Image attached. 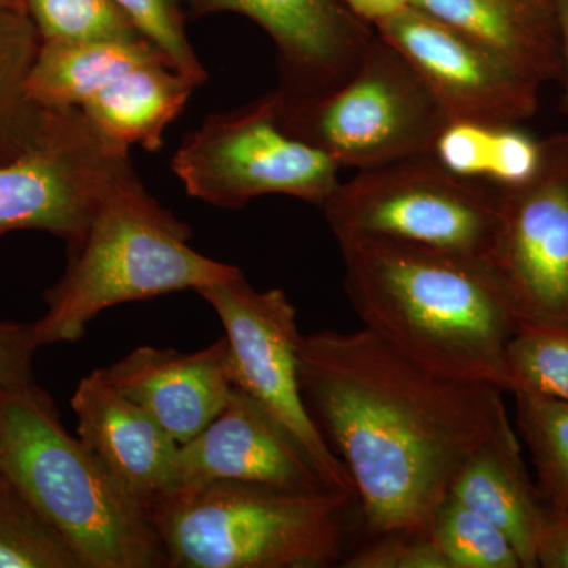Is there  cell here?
<instances>
[{"instance_id":"cell-33","label":"cell","mask_w":568,"mask_h":568,"mask_svg":"<svg viewBox=\"0 0 568 568\" xmlns=\"http://www.w3.org/2000/svg\"><path fill=\"white\" fill-rule=\"evenodd\" d=\"M556 21H558L560 61H562V102L560 110L568 118V0H555Z\"/></svg>"},{"instance_id":"cell-9","label":"cell","mask_w":568,"mask_h":568,"mask_svg":"<svg viewBox=\"0 0 568 568\" xmlns=\"http://www.w3.org/2000/svg\"><path fill=\"white\" fill-rule=\"evenodd\" d=\"M130 168L129 151L104 140L81 110H51L31 148L0 164V237L43 231L77 244Z\"/></svg>"},{"instance_id":"cell-20","label":"cell","mask_w":568,"mask_h":568,"mask_svg":"<svg viewBox=\"0 0 568 568\" xmlns=\"http://www.w3.org/2000/svg\"><path fill=\"white\" fill-rule=\"evenodd\" d=\"M545 152L547 140L519 123L447 121L426 155L463 181L506 192L536 178Z\"/></svg>"},{"instance_id":"cell-26","label":"cell","mask_w":568,"mask_h":568,"mask_svg":"<svg viewBox=\"0 0 568 568\" xmlns=\"http://www.w3.org/2000/svg\"><path fill=\"white\" fill-rule=\"evenodd\" d=\"M41 41L84 43L142 39L115 0H26Z\"/></svg>"},{"instance_id":"cell-12","label":"cell","mask_w":568,"mask_h":568,"mask_svg":"<svg viewBox=\"0 0 568 568\" xmlns=\"http://www.w3.org/2000/svg\"><path fill=\"white\" fill-rule=\"evenodd\" d=\"M373 28L409 62L448 121L521 123L536 114L540 82L424 11L406 7Z\"/></svg>"},{"instance_id":"cell-24","label":"cell","mask_w":568,"mask_h":568,"mask_svg":"<svg viewBox=\"0 0 568 568\" xmlns=\"http://www.w3.org/2000/svg\"><path fill=\"white\" fill-rule=\"evenodd\" d=\"M0 568H82L80 559L0 470Z\"/></svg>"},{"instance_id":"cell-32","label":"cell","mask_w":568,"mask_h":568,"mask_svg":"<svg viewBox=\"0 0 568 568\" xmlns=\"http://www.w3.org/2000/svg\"><path fill=\"white\" fill-rule=\"evenodd\" d=\"M342 2L369 24H375L376 21L413 6L414 0H342Z\"/></svg>"},{"instance_id":"cell-21","label":"cell","mask_w":568,"mask_h":568,"mask_svg":"<svg viewBox=\"0 0 568 568\" xmlns=\"http://www.w3.org/2000/svg\"><path fill=\"white\" fill-rule=\"evenodd\" d=\"M156 59L166 58L144 37L84 43L41 41L26 91L44 110H80L119 74Z\"/></svg>"},{"instance_id":"cell-11","label":"cell","mask_w":568,"mask_h":568,"mask_svg":"<svg viewBox=\"0 0 568 568\" xmlns=\"http://www.w3.org/2000/svg\"><path fill=\"white\" fill-rule=\"evenodd\" d=\"M487 264L519 327H568V132L547 138L536 178L499 192Z\"/></svg>"},{"instance_id":"cell-15","label":"cell","mask_w":568,"mask_h":568,"mask_svg":"<svg viewBox=\"0 0 568 568\" xmlns=\"http://www.w3.org/2000/svg\"><path fill=\"white\" fill-rule=\"evenodd\" d=\"M102 372L179 446L200 435L222 413L234 387L226 336L194 353L136 347Z\"/></svg>"},{"instance_id":"cell-17","label":"cell","mask_w":568,"mask_h":568,"mask_svg":"<svg viewBox=\"0 0 568 568\" xmlns=\"http://www.w3.org/2000/svg\"><path fill=\"white\" fill-rule=\"evenodd\" d=\"M448 496L496 526L514 545L523 568L537 567L538 544L552 511L529 476L514 426L467 458Z\"/></svg>"},{"instance_id":"cell-30","label":"cell","mask_w":568,"mask_h":568,"mask_svg":"<svg viewBox=\"0 0 568 568\" xmlns=\"http://www.w3.org/2000/svg\"><path fill=\"white\" fill-rule=\"evenodd\" d=\"M40 347L33 323L0 321V386L33 383L32 362Z\"/></svg>"},{"instance_id":"cell-19","label":"cell","mask_w":568,"mask_h":568,"mask_svg":"<svg viewBox=\"0 0 568 568\" xmlns=\"http://www.w3.org/2000/svg\"><path fill=\"white\" fill-rule=\"evenodd\" d=\"M196 88L166 59H156L119 74L80 110L115 148L130 151L132 145H141L155 152Z\"/></svg>"},{"instance_id":"cell-10","label":"cell","mask_w":568,"mask_h":568,"mask_svg":"<svg viewBox=\"0 0 568 568\" xmlns=\"http://www.w3.org/2000/svg\"><path fill=\"white\" fill-rule=\"evenodd\" d=\"M197 294L222 321L233 386L256 399L294 436L328 485L354 493L346 467L325 444L302 398L298 349L304 335L286 293L280 287L256 291L241 272Z\"/></svg>"},{"instance_id":"cell-13","label":"cell","mask_w":568,"mask_h":568,"mask_svg":"<svg viewBox=\"0 0 568 568\" xmlns=\"http://www.w3.org/2000/svg\"><path fill=\"white\" fill-rule=\"evenodd\" d=\"M193 17L239 13L274 41L283 100L308 99L346 81L376 29L342 0H185Z\"/></svg>"},{"instance_id":"cell-28","label":"cell","mask_w":568,"mask_h":568,"mask_svg":"<svg viewBox=\"0 0 568 568\" xmlns=\"http://www.w3.org/2000/svg\"><path fill=\"white\" fill-rule=\"evenodd\" d=\"M115 3L173 69L197 88L204 84L207 73L185 32V0H115Z\"/></svg>"},{"instance_id":"cell-35","label":"cell","mask_w":568,"mask_h":568,"mask_svg":"<svg viewBox=\"0 0 568 568\" xmlns=\"http://www.w3.org/2000/svg\"><path fill=\"white\" fill-rule=\"evenodd\" d=\"M10 2H14V0H10ZM14 3H18V2H14ZM18 6H21V3H18ZM22 7H24V6H22Z\"/></svg>"},{"instance_id":"cell-2","label":"cell","mask_w":568,"mask_h":568,"mask_svg":"<svg viewBox=\"0 0 568 568\" xmlns=\"http://www.w3.org/2000/svg\"><path fill=\"white\" fill-rule=\"evenodd\" d=\"M338 245L365 328L432 372L508 392L519 323L487 263L381 239Z\"/></svg>"},{"instance_id":"cell-6","label":"cell","mask_w":568,"mask_h":568,"mask_svg":"<svg viewBox=\"0 0 568 568\" xmlns=\"http://www.w3.org/2000/svg\"><path fill=\"white\" fill-rule=\"evenodd\" d=\"M323 211L338 244L381 239L487 263L499 192L463 181L425 153L357 171Z\"/></svg>"},{"instance_id":"cell-29","label":"cell","mask_w":568,"mask_h":568,"mask_svg":"<svg viewBox=\"0 0 568 568\" xmlns=\"http://www.w3.org/2000/svg\"><path fill=\"white\" fill-rule=\"evenodd\" d=\"M339 567L345 568H448L432 532H395L368 537L362 547L351 549Z\"/></svg>"},{"instance_id":"cell-3","label":"cell","mask_w":568,"mask_h":568,"mask_svg":"<svg viewBox=\"0 0 568 568\" xmlns=\"http://www.w3.org/2000/svg\"><path fill=\"white\" fill-rule=\"evenodd\" d=\"M0 470L61 534L82 568H162L144 507L67 432L36 381L0 386Z\"/></svg>"},{"instance_id":"cell-22","label":"cell","mask_w":568,"mask_h":568,"mask_svg":"<svg viewBox=\"0 0 568 568\" xmlns=\"http://www.w3.org/2000/svg\"><path fill=\"white\" fill-rule=\"evenodd\" d=\"M40 47L28 9L0 0V164L31 148L50 118L26 91Z\"/></svg>"},{"instance_id":"cell-16","label":"cell","mask_w":568,"mask_h":568,"mask_svg":"<svg viewBox=\"0 0 568 568\" xmlns=\"http://www.w3.org/2000/svg\"><path fill=\"white\" fill-rule=\"evenodd\" d=\"M70 403L78 437L144 510L175 487L181 446L102 368L82 377Z\"/></svg>"},{"instance_id":"cell-1","label":"cell","mask_w":568,"mask_h":568,"mask_svg":"<svg viewBox=\"0 0 568 568\" xmlns=\"http://www.w3.org/2000/svg\"><path fill=\"white\" fill-rule=\"evenodd\" d=\"M298 384L368 537L432 532L467 458L511 426L503 388L432 372L365 327L304 336Z\"/></svg>"},{"instance_id":"cell-23","label":"cell","mask_w":568,"mask_h":568,"mask_svg":"<svg viewBox=\"0 0 568 568\" xmlns=\"http://www.w3.org/2000/svg\"><path fill=\"white\" fill-rule=\"evenodd\" d=\"M514 395L518 437L536 467L537 487L552 514L568 515V399Z\"/></svg>"},{"instance_id":"cell-34","label":"cell","mask_w":568,"mask_h":568,"mask_svg":"<svg viewBox=\"0 0 568 568\" xmlns=\"http://www.w3.org/2000/svg\"><path fill=\"white\" fill-rule=\"evenodd\" d=\"M14 2L21 3V6L26 7V0H14Z\"/></svg>"},{"instance_id":"cell-25","label":"cell","mask_w":568,"mask_h":568,"mask_svg":"<svg viewBox=\"0 0 568 568\" xmlns=\"http://www.w3.org/2000/svg\"><path fill=\"white\" fill-rule=\"evenodd\" d=\"M432 537L448 568H523L511 541L455 497L437 508Z\"/></svg>"},{"instance_id":"cell-27","label":"cell","mask_w":568,"mask_h":568,"mask_svg":"<svg viewBox=\"0 0 568 568\" xmlns=\"http://www.w3.org/2000/svg\"><path fill=\"white\" fill-rule=\"evenodd\" d=\"M508 392L568 399V327H519L507 347Z\"/></svg>"},{"instance_id":"cell-18","label":"cell","mask_w":568,"mask_h":568,"mask_svg":"<svg viewBox=\"0 0 568 568\" xmlns=\"http://www.w3.org/2000/svg\"><path fill=\"white\" fill-rule=\"evenodd\" d=\"M410 7L495 51L541 85L562 77L555 0H414Z\"/></svg>"},{"instance_id":"cell-31","label":"cell","mask_w":568,"mask_h":568,"mask_svg":"<svg viewBox=\"0 0 568 568\" xmlns=\"http://www.w3.org/2000/svg\"><path fill=\"white\" fill-rule=\"evenodd\" d=\"M537 567L568 568V517L552 514L537 548Z\"/></svg>"},{"instance_id":"cell-7","label":"cell","mask_w":568,"mask_h":568,"mask_svg":"<svg viewBox=\"0 0 568 568\" xmlns=\"http://www.w3.org/2000/svg\"><path fill=\"white\" fill-rule=\"evenodd\" d=\"M278 100L287 133L357 171L425 155L448 121L409 62L377 32L354 73L331 92Z\"/></svg>"},{"instance_id":"cell-8","label":"cell","mask_w":568,"mask_h":568,"mask_svg":"<svg viewBox=\"0 0 568 568\" xmlns=\"http://www.w3.org/2000/svg\"><path fill=\"white\" fill-rule=\"evenodd\" d=\"M171 168L190 196L230 211L267 194L323 209L339 185L342 170L283 129L275 91L237 110L209 115L183 138Z\"/></svg>"},{"instance_id":"cell-14","label":"cell","mask_w":568,"mask_h":568,"mask_svg":"<svg viewBox=\"0 0 568 568\" xmlns=\"http://www.w3.org/2000/svg\"><path fill=\"white\" fill-rule=\"evenodd\" d=\"M215 480L287 489L334 488L294 436L239 387L231 390L222 413L179 447L174 488Z\"/></svg>"},{"instance_id":"cell-4","label":"cell","mask_w":568,"mask_h":568,"mask_svg":"<svg viewBox=\"0 0 568 568\" xmlns=\"http://www.w3.org/2000/svg\"><path fill=\"white\" fill-rule=\"evenodd\" d=\"M192 230L144 189L133 166L67 246L61 278L44 293L47 312L33 323L41 347L74 343L100 313L179 291H200L241 274L190 246Z\"/></svg>"},{"instance_id":"cell-36","label":"cell","mask_w":568,"mask_h":568,"mask_svg":"<svg viewBox=\"0 0 568 568\" xmlns=\"http://www.w3.org/2000/svg\"><path fill=\"white\" fill-rule=\"evenodd\" d=\"M566 517H568V515H566Z\"/></svg>"},{"instance_id":"cell-5","label":"cell","mask_w":568,"mask_h":568,"mask_svg":"<svg viewBox=\"0 0 568 568\" xmlns=\"http://www.w3.org/2000/svg\"><path fill=\"white\" fill-rule=\"evenodd\" d=\"M345 489L215 480L164 493L145 514L170 568H327L346 555Z\"/></svg>"}]
</instances>
